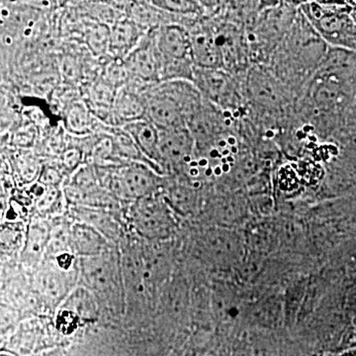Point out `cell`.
Here are the masks:
<instances>
[{"mask_svg":"<svg viewBox=\"0 0 356 356\" xmlns=\"http://www.w3.org/2000/svg\"><path fill=\"white\" fill-rule=\"evenodd\" d=\"M79 222L89 225L106 236L108 240H115L120 236V227L113 218L100 209L79 208L76 211Z\"/></svg>","mask_w":356,"mask_h":356,"instance_id":"obj_16","label":"cell"},{"mask_svg":"<svg viewBox=\"0 0 356 356\" xmlns=\"http://www.w3.org/2000/svg\"><path fill=\"white\" fill-rule=\"evenodd\" d=\"M165 218L163 204L153 193L137 201L132 210L134 225L146 236H156L165 225Z\"/></svg>","mask_w":356,"mask_h":356,"instance_id":"obj_10","label":"cell"},{"mask_svg":"<svg viewBox=\"0 0 356 356\" xmlns=\"http://www.w3.org/2000/svg\"><path fill=\"white\" fill-rule=\"evenodd\" d=\"M67 124L76 131L86 130L88 127V114L83 105L76 104L72 107L67 115Z\"/></svg>","mask_w":356,"mask_h":356,"instance_id":"obj_21","label":"cell"},{"mask_svg":"<svg viewBox=\"0 0 356 356\" xmlns=\"http://www.w3.org/2000/svg\"><path fill=\"white\" fill-rule=\"evenodd\" d=\"M245 98L266 116H284L283 112L291 105V91L284 86L271 70L264 67L250 70L245 83Z\"/></svg>","mask_w":356,"mask_h":356,"instance_id":"obj_3","label":"cell"},{"mask_svg":"<svg viewBox=\"0 0 356 356\" xmlns=\"http://www.w3.org/2000/svg\"><path fill=\"white\" fill-rule=\"evenodd\" d=\"M126 70L143 81H153L161 76V58L156 42L140 44L126 58Z\"/></svg>","mask_w":356,"mask_h":356,"instance_id":"obj_11","label":"cell"},{"mask_svg":"<svg viewBox=\"0 0 356 356\" xmlns=\"http://www.w3.org/2000/svg\"><path fill=\"white\" fill-rule=\"evenodd\" d=\"M131 20L137 25L147 26L156 24L158 21V13L154 9L142 3H132L130 6Z\"/></svg>","mask_w":356,"mask_h":356,"instance_id":"obj_18","label":"cell"},{"mask_svg":"<svg viewBox=\"0 0 356 356\" xmlns=\"http://www.w3.org/2000/svg\"><path fill=\"white\" fill-rule=\"evenodd\" d=\"M194 84L211 102L222 111H229L238 118V110L243 106L245 89L236 83L234 74L222 69H198L195 67Z\"/></svg>","mask_w":356,"mask_h":356,"instance_id":"obj_4","label":"cell"},{"mask_svg":"<svg viewBox=\"0 0 356 356\" xmlns=\"http://www.w3.org/2000/svg\"><path fill=\"white\" fill-rule=\"evenodd\" d=\"M139 43V28L132 20L118 21L110 29L108 51L114 57L127 58Z\"/></svg>","mask_w":356,"mask_h":356,"instance_id":"obj_13","label":"cell"},{"mask_svg":"<svg viewBox=\"0 0 356 356\" xmlns=\"http://www.w3.org/2000/svg\"><path fill=\"white\" fill-rule=\"evenodd\" d=\"M84 280L91 287L103 294L108 292L111 294L115 290H119L117 268L111 255L106 254L99 257H88L83 262Z\"/></svg>","mask_w":356,"mask_h":356,"instance_id":"obj_8","label":"cell"},{"mask_svg":"<svg viewBox=\"0 0 356 356\" xmlns=\"http://www.w3.org/2000/svg\"><path fill=\"white\" fill-rule=\"evenodd\" d=\"M47 275L42 278V286L44 291L49 297H53L55 291V299L62 297L63 294L67 291V285L65 280L63 276L56 275L55 273H46Z\"/></svg>","mask_w":356,"mask_h":356,"instance_id":"obj_19","label":"cell"},{"mask_svg":"<svg viewBox=\"0 0 356 356\" xmlns=\"http://www.w3.org/2000/svg\"><path fill=\"white\" fill-rule=\"evenodd\" d=\"M62 196L56 187L51 186L44 192L43 196L40 199L38 209L41 212H53L58 205H62Z\"/></svg>","mask_w":356,"mask_h":356,"instance_id":"obj_22","label":"cell"},{"mask_svg":"<svg viewBox=\"0 0 356 356\" xmlns=\"http://www.w3.org/2000/svg\"><path fill=\"white\" fill-rule=\"evenodd\" d=\"M191 34L192 60L198 69H222L221 50L216 31L199 26Z\"/></svg>","mask_w":356,"mask_h":356,"instance_id":"obj_7","label":"cell"},{"mask_svg":"<svg viewBox=\"0 0 356 356\" xmlns=\"http://www.w3.org/2000/svg\"><path fill=\"white\" fill-rule=\"evenodd\" d=\"M154 179L140 166H127L115 173L111 189L124 200L137 201L153 193Z\"/></svg>","mask_w":356,"mask_h":356,"instance_id":"obj_6","label":"cell"},{"mask_svg":"<svg viewBox=\"0 0 356 356\" xmlns=\"http://www.w3.org/2000/svg\"><path fill=\"white\" fill-rule=\"evenodd\" d=\"M329 48L299 8L292 27L271 58V72L287 88L304 89L320 67Z\"/></svg>","mask_w":356,"mask_h":356,"instance_id":"obj_1","label":"cell"},{"mask_svg":"<svg viewBox=\"0 0 356 356\" xmlns=\"http://www.w3.org/2000/svg\"><path fill=\"white\" fill-rule=\"evenodd\" d=\"M343 7L311 1L304 2L299 8L330 47L356 51V25Z\"/></svg>","mask_w":356,"mask_h":356,"instance_id":"obj_2","label":"cell"},{"mask_svg":"<svg viewBox=\"0 0 356 356\" xmlns=\"http://www.w3.org/2000/svg\"><path fill=\"white\" fill-rule=\"evenodd\" d=\"M49 242V229L44 222H33L28 232L25 252L30 261L38 259Z\"/></svg>","mask_w":356,"mask_h":356,"instance_id":"obj_17","label":"cell"},{"mask_svg":"<svg viewBox=\"0 0 356 356\" xmlns=\"http://www.w3.org/2000/svg\"><path fill=\"white\" fill-rule=\"evenodd\" d=\"M70 241L74 252L84 259L108 252V238L89 225L79 222L70 228Z\"/></svg>","mask_w":356,"mask_h":356,"instance_id":"obj_12","label":"cell"},{"mask_svg":"<svg viewBox=\"0 0 356 356\" xmlns=\"http://www.w3.org/2000/svg\"><path fill=\"white\" fill-rule=\"evenodd\" d=\"M124 130L130 136L136 147L153 161H159V130L151 122L138 120L124 125Z\"/></svg>","mask_w":356,"mask_h":356,"instance_id":"obj_14","label":"cell"},{"mask_svg":"<svg viewBox=\"0 0 356 356\" xmlns=\"http://www.w3.org/2000/svg\"><path fill=\"white\" fill-rule=\"evenodd\" d=\"M317 72L336 77L355 88L356 84V51L330 47Z\"/></svg>","mask_w":356,"mask_h":356,"instance_id":"obj_9","label":"cell"},{"mask_svg":"<svg viewBox=\"0 0 356 356\" xmlns=\"http://www.w3.org/2000/svg\"><path fill=\"white\" fill-rule=\"evenodd\" d=\"M113 106L115 115L125 124L142 120L147 111L146 105L140 98L126 89H121L115 95Z\"/></svg>","mask_w":356,"mask_h":356,"instance_id":"obj_15","label":"cell"},{"mask_svg":"<svg viewBox=\"0 0 356 356\" xmlns=\"http://www.w3.org/2000/svg\"><path fill=\"white\" fill-rule=\"evenodd\" d=\"M152 3L156 8L168 13L194 14L198 11L197 3L191 1H153Z\"/></svg>","mask_w":356,"mask_h":356,"instance_id":"obj_20","label":"cell"},{"mask_svg":"<svg viewBox=\"0 0 356 356\" xmlns=\"http://www.w3.org/2000/svg\"><path fill=\"white\" fill-rule=\"evenodd\" d=\"M159 154L168 163L191 165L195 159V140L187 126L159 130Z\"/></svg>","mask_w":356,"mask_h":356,"instance_id":"obj_5","label":"cell"}]
</instances>
